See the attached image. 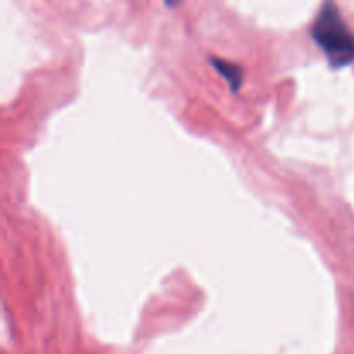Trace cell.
Masks as SVG:
<instances>
[{
	"label": "cell",
	"mask_w": 354,
	"mask_h": 354,
	"mask_svg": "<svg viewBox=\"0 0 354 354\" xmlns=\"http://www.w3.org/2000/svg\"><path fill=\"white\" fill-rule=\"evenodd\" d=\"M311 38L327 57L332 68L354 62V35L344 23L334 0H325L311 26Z\"/></svg>",
	"instance_id": "1"
},
{
	"label": "cell",
	"mask_w": 354,
	"mask_h": 354,
	"mask_svg": "<svg viewBox=\"0 0 354 354\" xmlns=\"http://www.w3.org/2000/svg\"><path fill=\"white\" fill-rule=\"evenodd\" d=\"M209 62L213 64V68L216 69L225 80H227L232 92L237 93L239 90H241L242 78H244V71H242L241 66L225 61V59H218V57H209Z\"/></svg>",
	"instance_id": "2"
},
{
	"label": "cell",
	"mask_w": 354,
	"mask_h": 354,
	"mask_svg": "<svg viewBox=\"0 0 354 354\" xmlns=\"http://www.w3.org/2000/svg\"><path fill=\"white\" fill-rule=\"evenodd\" d=\"M165 2H166V6H168V7H171V9H173V7L180 6V3H182L183 0H165Z\"/></svg>",
	"instance_id": "3"
}]
</instances>
